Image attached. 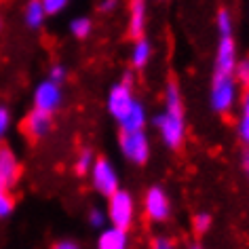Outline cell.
I'll use <instances>...</instances> for the list:
<instances>
[{"label":"cell","mask_w":249,"mask_h":249,"mask_svg":"<svg viewBox=\"0 0 249 249\" xmlns=\"http://www.w3.org/2000/svg\"><path fill=\"white\" fill-rule=\"evenodd\" d=\"M236 131H239L241 142L249 148V89L245 91L243 102H241V118H239V127H236Z\"/></svg>","instance_id":"2e32d148"},{"label":"cell","mask_w":249,"mask_h":249,"mask_svg":"<svg viewBox=\"0 0 249 249\" xmlns=\"http://www.w3.org/2000/svg\"><path fill=\"white\" fill-rule=\"evenodd\" d=\"M21 165L17 154L11 148H0V188L11 190L19 182Z\"/></svg>","instance_id":"30bf717a"},{"label":"cell","mask_w":249,"mask_h":249,"mask_svg":"<svg viewBox=\"0 0 249 249\" xmlns=\"http://www.w3.org/2000/svg\"><path fill=\"white\" fill-rule=\"evenodd\" d=\"M236 42L232 36H220L215 49V66L213 72L217 74H234L236 66Z\"/></svg>","instance_id":"9c48e42d"},{"label":"cell","mask_w":249,"mask_h":249,"mask_svg":"<svg viewBox=\"0 0 249 249\" xmlns=\"http://www.w3.org/2000/svg\"><path fill=\"white\" fill-rule=\"evenodd\" d=\"M146 23H148V4L146 0H131L129 2V21H127V32L129 36L142 38L146 32Z\"/></svg>","instance_id":"7c38bea8"},{"label":"cell","mask_w":249,"mask_h":249,"mask_svg":"<svg viewBox=\"0 0 249 249\" xmlns=\"http://www.w3.org/2000/svg\"><path fill=\"white\" fill-rule=\"evenodd\" d=\"M152 249H176V245L169 239H165V236H159V239H154Z\"/></svg>","instance_id":"f1b7e54d"},{"label":"cell","mask_w":249,"mask_h":249,"mask_svg":"<svg viewBox=\"0 0 249 249\" xmlns=\"http://www.w3.org/2000/svg\"><path fill=\"white\" fill-rule=\"evenodd\" d=\"M215 30L220 36H232V30H234V21H232V15H230L228 9H220L215 15Z\"/></svg>","instance_id":"d6986e66"},{"label":"cell","mask_w":249,"mask_h":249,"mask_svg":"<svg viewBox=\"0 0 249 249\" xmlns=\"http://www.w3.org/2000/svg\"><path fill=\"white\" fill-rule=\"evenodd\" d=\"M15 209V198L11 195V190L7 188H0V220L9 217Z\"/></svg>","instance_id":"44dd1931"},{"label":"cell","mask_w":249,"mask_h":249,"mask_svg":"<svg viewBox=\"0 0 249 249\" xmlns=\"http://www.w3.org/2000/svg\"><path fill=\"white\" fill-rule=\"evenodd\" d=\"M47 11L42 7V0H30L26 4V11H23V21L30 30H38L42 28V23L47 19Z\"/></svg>","instance_id":"9a60e30c"},{"label":"cell","mask_w":249,"mask_h":249,"mask_svg":"<svg viewBox=\"0 0 249 249\" xmlns=\"http://www.w3.org/2000/svg\"><path fill=\"white\" fill-rule=\"evenodd\" d=\"M144 215L150 222H167L171 215V201L160 186H152L144 195Z\"/></svg>","instance_id":"52a82bcc"},{"label":"cell","mask_w":249,"mask_h":249,"mask_svg":"<svg viewBox=\"0 0 249 249\" xmlns=\"http://www.w3.org/2000/svg\"><path fill=\"white\" fill-rule=\"evenodd\" d=\"M118 7V0H102L99 2V13H104V15H110V13H114Z\"/></svg>","instance_id":"4316f807"},{"label":"cell","mask_w":249,"mask_h":249,"mask_svg":"<svg viewBox=\"0 0 249 249\" xmlns=\"http://www.w3.org/2000/svg\"><path fill=\"white\" fill-rule=\"evenodd\" d=\"M68 2L70 0H42V7H45L47 15H57L68 7Z\"/></svg>","instance_id":"cb8c5ba5"},{"label":"cell","mask_w":249,"mask_h":249,"mask_svg":"<svg viewBox=\"0 0 249 249\" xmlns=\"http://www.w3.org/2000/svg\"><path fill=\"white\" fill-rule=\"evenodd\" d=\"M51 129H53V114L36 110V108L30 112L26 116V121H23V133L34 142L47 138V135L51 133Z\"/></svg>","instance_id":"8fae6325"},{"label":"cell","mask_w":249,"mask_h":249,"mask_svg":"<svg viewBox=\"0 0 249 249\" xmlns=\"http://www.w3.org/2000/svg\"><path fill=\"white\" fill-rule=\"evenodd\" d=\"M121 83L131 85V87H133V72H124V74H123V78H121Z\"/></svg>","instance_id":"f546056e"},{"label":"cell","mask_w":249,"mask_h":249,"mask_svg":"<svg viewBox=\"0 0 249 249\" xmlns=\"http://www.w3.org/2000/svg\"><path fill=\"white\" fill-rule=\"evenodd\" d=\"M2 26H4V21H2V17H0V32H2Z\"/></svg>","instance_id":"1f68e13d"},{"label":"cell","mask_w":249,"mask_h":249,"mask_svg":"<svg viewBox=\"0 0 249 249\" xmlns=\"http://www.w3.org/2000/svg\"><path fill=\"white\" fill-rule=\"evenodd\" d=\"M106 108L121 127V131H142L146 127V108L133 95V87L116 83L108 93Z\"/></svg>","instance_id":"7a4b0ae2"},{"label":"cell","mask_w":249,"mask_h":249,"mask_svg":"<svg viewBox=\"0 0 249 249\" xmlns=\"http://www.w3.org/2000/svg\"><path fill=\"white\" fill-rule=\"evenodd\" d=\"M152 57V45L148 38H135L133 40V47H131V55H129V59H131V66L135 70H142V68L148 66V61Z\"/></svg>","instance_id":"5bb4252c"},{"label":"cell","mask_w":249,"mask_h":249,"mask_svg":"<svg viewBox=\"0 0 249 249\" xmlns=\"http://www.w3.org/2000/svg\"><path fill=\"white\" fill-rule=\"evenodd\" d=\"M9 127H11V112H9L7 106L0 104V144H2V140H4V135H7Z\"/></svg>","instance_id":"d4e9b609"},{"label":"cell","mask_w":249,"mask_h":249,"mask_svg":"<svg viewBox=\"0 0 249 249\" xmlns=\"http://www.w3.org/2000/svg\"><path fill=\"white\" fill-rule=\"evenodd\" d=\"M211 228V215L209 213H196L192 217V230H195V234H205L207 230Z\"/></svg>","instance_id":"7402d4cb"},{"label":"cell","mask_w":249,"mask_h":249,"mask_svg":"<svg viewBox=\"0 0 249 249\" xmlns=\"http://www.w3.org/2000/svg\"><path fill=\"white\" fill-rule=\"evenodd\" d=\"M154 129L159 131L163 144L169 150H179L186 140V116H184V99L176 80H169L165 87V110L154 116Z\"/></svg>","instance_id":"6da1fadb"},{"label":"cell","mask_w":249,"mask_h":249,"mask_svg":"<svg viewBox=\"0 0 249 249\" xmlns=\"http://www.w3.org/2000/svg\"><path fill=\"white\" fill-rule=\"evenodd\" d=\"M243 167H245V171L249 176V150H245V154H243Z\"/></svg>","instance_id":"4dcf8cb0"},{"label":"cell","mask_w":249,"mask_h":249,"mask_svg":"<svg viewBox=\"0 0 249 249\" xmlns=\"http://www.w3.org/2000/svg\"><path fill=\"white\" fill-rule=\"evenodd\" d=\"M239 97V83L234 80V74H217L213 72L209 91V106L215 114H228Z\"/></svg>","instance_id":"3957f363"},{"label":"cell","mask_w":249,"mask_h":249,"mask_svg":"<svg viewBox=\"0 0 249 249\" xmlns=\"http://www.w3.org/2000/svg\"><path fill=\"white\" fill-rule=\"evenodd\" d=\"M95 154H93V150H89V148H83V150L78 152V157L76 160H74V173L76 176H89V171H91V167L93 163H95Z\"/></svg>","instance_id":"ac0fdd59"},{"label":"cell","mask_w":249,"mask_h":249,"mask_svg":"<svg viewBox=\"0 0 249 249\" xmlns=\"http://www.w3.org/2000/svg\"><path fill=\"white\" fill-rule=\"evenodd\" d=\"M91 32H93L91 17L80 15V17H74V19L70 21V34L74 36V38L85 40V38H89V36H91Z\"/></svg>","instance_id":"e0dca14e"},{"label":"cell","mask_w":249,"mask_h":249,"mask_svg":"<svg viewBox=\"0 0 249 249\" xmlns=\"http://www.w3.org/2000/svg\"><path fill=\"white\" fill-rule=\"evenodd\" d=\"M106 222H108V215H106L104 209H99V207H91L89 209V226L91 228L102 230L106 226Z\"/></svg>","instance_id":"603a6c76"},{"label":"cell","mask_w":249,"mask_h":249,"mask_svg":"<svg viewBox=\"0 0 249 249\" xmlns=\"http://www.w3.org/2000/svg\"><path fill=\"white\" fill-rule=\"evenodd\" d=\"M118 146H121L123 157L133 165H146L150 159V142H148L144 129L142 131H121Z\"/></svg>","instance_id":"5b68a950"},{"label":"cell","mask_w":249,"mask_h":249,"mask_svg":"<svg viewBox=\"0 0 249 249\" xmlns=\"http://www.w3.org/2000/svg\"><path fill=\"white\" fill-rule=\"evenodd\" d=\"M51 249H80V245L72 239H61V241H55Z\"/></svg>","instance_id":"83f0119b"},{"label":"cell","mask_w":249,"mask_h":249,"mask_svg":"<svg viewBox=\"0 0 249 249\" xmlns=\"http://www.w3.org/2000/svg\"><path fill=\"white\" fill-rule=\"evenodd\" d=\"M110 226L129 230L135 222V201L127 190L118 188L114 195L108 196V209H106Z\"/></svg>","instance_id":"277c9868"},{"label":"cell","mask_w":249,"mask_h":249,"mask_svg":"<svg viewBox=\"0 0 249 249\" xmlns=\"http://www.w3.org/2000/svg\"><path fill=\"white\" fill-rule=\"evenodd\" d=\"M234 80L241 87L249 89V55L236 61V66H234Z\"/></svg>","instance_id":"ffe728a7"},{"label":"cell","mask_w":249,"mask_h":249,"mask_svg":"<svg viewBox=\"0 0 249 249\" xmlns=\"http://www.w3.org/2000/svg\"><path fill=\"white\" fill-rule=\"evenodd\" d=\"M49 78L53 80V83H66V78H68V70H66V66H61V64H55L51 70H49Z\"/></svg>","instance_id":"484cf974"},{"label":"cell","mask_w":249,"mask_h":249,"mask_svg":"<svg viewBox=\"0 0 249 249\" xmlns=\"http://www.w3.org/2000/svg\"><path fill=\"white\" fill-rule=\"evenodd\" d=\"M190 249H203V247H201V245H192Z\"/></svg>","instance_id":"d6a6232c"},{"label":"cell","mask_w":249,"mask_h":249,"mask_svg":"<svg viewBox=\"0 0 249 249\" xmlns=\"http://www.w3.org/2000/svg\"><path fill=\"white\" fill-rule=\"evenodd\" d=\"M97 249H129V234L127 230L108 226L102 228V234L97 239Z\"/></svg>","instance_id":"4fadbf2b"},{"label":"cell","mask_w":249,"mask_h":249,"mask_svg":"<svg viewBox=\"0 0 249 249\" xmlns=\"http://www.w3.org/2000/svg\"><path fill=\"white\" fill-rule=\"evenodd\" d=\"M89 178H91L93 190H95L97 195L106 196V198H108L110 195H114V192L121 188V184H118V173L114 169V165L104 157L95 159V163H93L91 171H89Z\"/></svg>","instance_id":"8992f818"},{"label":"cell","mask_w":249,"mask_h":249,"mask_svg":"<svg viewBox=\"0 0 249 249\" xmlns=\"http://www.w3.org/2000/svg\"><path fill=\"white\" fill-rule=\"evenodd\" d=\"M61 104H64V91H61V85L53 83L51 78L42 80V83L34 89V108L49 112V114H55Z\"/></svg>","instance_id":"ba28073f"}]
</instances>
